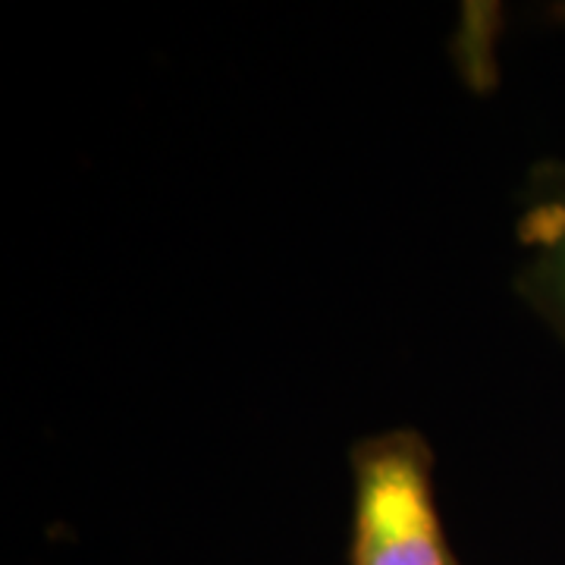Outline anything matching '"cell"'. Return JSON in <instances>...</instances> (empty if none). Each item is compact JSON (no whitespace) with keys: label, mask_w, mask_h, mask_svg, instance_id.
I'll return each instance as SVG.
<instances>
[{"label":"cell","mask_w":565,"mask_h":565,"mask_svg":"<svg viewBox=\"0 0 565 565\" xmlns=\"http://www.w3.org/2000/svg\"><path fill=\"white\" fill-rule=\"evenodd\" d=\"M352 565H459L434 503V456L415 430L362 440L352 452Z\"/></svg>","instance_id":"obj_1"},{"label":"cell","mask_w":565,"mask_h":565,"mask_svg":"<svg viewBox=\"0 0 565 565\" xmlns=\"http://www.w3.org/2000/svg\"><path fill=\"white\" fill-rule=\"evenodd\" d=\"M522 245L531 252L519 289L565 340V167L541 163L527 185L519 223Z\"/></svg>","instance_id":"obj_2"}]
</instances>
